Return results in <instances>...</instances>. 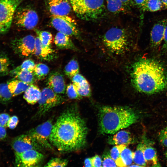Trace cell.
<instances>
[{
    "label": "cell",
    "mask_w": 167,
    "mask_h": 167,
    "mask_svg": "<svg viewBox=\"0 0 167 167\" xmlns=\"http://www.w3.org/2000/svg\"><path fill=\"white\" fill-rule=\"evenodd\" d=\"M71 79L73 84L76 87L81 86L88 82L83 76L79 73L75 75Z\"/></svg>",
    "instance_id": "f35d334b"
},
{
    "label": "cell",
    "mask_w": 167,
    "mask_h": 167,
    "mask_svg": "<svg viewBox=\"0 0 167 167\" xmlns=\"http://www.w3.org/2000/svg\"><path fill=\"white\" fill-rule=\"evenodd\" d=\"M165 156L166 160H167V151L165 153Z\"/></svg>",
    "instance_id": "f907efd6"
},
{
    "label": "cell",
    "mask_w": 167,
    "mask_h": 167,
    "mask_svg": "<svg viewBox=\"0 0 167 167\" xmlns=\"http://www.w3.org/2000/svg\"><path fill=\"white\" fill-rule=\"evenodd\" d=\"M164 6L161 0H148L142 9L155 12L161 10Z\"/></svg>",
    "instance_id": "f546056e"
},
{
    "label": "cell",
    "mask_w": 167,
    "mask_h": 167,
    "mask_svg": "<svg viewBox=\"0 0 167 167\" xmlns=\"http://www.w3.org/2000/svg\"><path fill=\"white\" fill-rule=\"evenodd\" d=\"M7 83L8 88L12 97L25 92L30 85L17 79L11 81Z\"/></svg>",
    "instance_id": "44dd1931"
},
{
    "label": "cell",
    "mask_w": 167,
    "mask_h": 167,
    "mask_svg": "<svg viewBox=\"0 0 167 167\" xmlns=\"http://www.w3.org/2000/svg\"><path fill=\"white\" fill-rule=\"evenodd\" d=\"M76 87L78 93L81 96L89 97L90 96L91 91L88 83L82 86H76Z\"/></svg>",
    "instance_id": "8d00e7d4"
},
{
    "label": "cell",
    "mask_w": 167,
    "mask_h": 167,
    "mask_svg": "<svg viewBox=\"0 0 167 167\" xmlns=\"http://www.w3.org/2000/svg\"><path fill=\"white\" fill-rule=\"evenodd\" d=\"M84 164L85 167H92L91 158H86L84 160Z\"/></svg>",
    "instance_id": "7dc6e473"
},
{
    "label": "cell",
    "mask_w": 167,
    "mask_h": 167,
    "mask_svg": "<svg viewBox=\"0 0 167 167\" xmlns=\"http://www.w3.org/2000/svg\"><path fill=\"white\" fill-rule=\"evenodd\" d=\"M17 79L29 85L34 84L35 78L32 72L28 71H22L17 73L14 76Z\"/></svg>",
    "instance_id": "4316f807"
},
{
    "label": "cell",
    "mask_w": 167,
    "mask_h": 167,
    "mask_svg": "<svg viewBox=\"0 0 167 167\" xmlns=\"http://www.w3.org/2000/svg\"><path fill=\"white\" fill-rule=\"evenodd\" d=\"M54 42L58 48L61 49L75 50L76 49L70 36L60 32L55 36Z\"/></svg>",
    "instance_id": "d6986e66"
},
{
    "label": "cell",
    "mask_w": 167,
    "mask_h": 167,
    "mask_svg": "<svg viewBox=\"0 0 167 167\" xmlns=\"http://www.w3.org/2000/svg\"><path fill=\"white\" fill-rule=\"evenodd\" d=\"M79 72V67L77 62L74 59L71 60L66 65L64 68L65 75L71 79Z\"/></svg>",
    "instance_id": "f1b7e54d"
},
{
    "label": "cell",
    "mask_w": 167,
    "mask_h": 167,
    "mask_svg": "<svg viewBox=\"0 0 167 167\" xmlns=\"http://www.w3.org/2000/svg\"><path fill=\"white\" fill-rule=\"evenodd\" d=\"M68 163L66 159L59 158H53L50 160L44 166L46 167H65Z\"/></svg>",
    "instance_id": "836d02e7"
},
{
    "label": "cell",
    "mask_w": 167,
    "mask_h": 167,
    "mask_svg": "<svg viewBox=\"0 0 167 167\" xmlns=\"http://www.w3.org/2000/svg\"><path fill=\"white\" fill-rule=\"evenodd\" d=\"M92 167L102 166V161L101 158L98 155H96L91 158Z\"/></svg>",
    "instance_id": "7bdbcfd3"
},
{
    "label": "cell",
    "mask_w": 167,
    "mask_h": 167,
    "mask_svg": "<svg viewBox=\"0 0 167 167\" xmlns=\"http://www.w3.org/2000/svg\"><path fill=\"white\" fill-rule=\"evenodd\" d=\"M12 96L8 87L7 83L0 84V102L3 104L8 102Z\"/></svg>",
    "instance_id": "4dcf8cb0"
},
{
    "label": "cell",
    "mask_w": 167,
    "mask_h": 167,
    "mask_svg": "<svg viewBox=\"0 0 167 167\" xmlns=\"http://www.w3.org/2000/svg\"><path fill=\"white\" fill-rule=\"evenodd\" d=\"M6 135L5 127L0 126V140L4 139Z\"/></svg>",
    "instance_id": "ee69618b"
},
{
    "label": "cell",
    "mask_w": 167,
    "mask_h": 167,
    "mask_svg": "<svg viewBox=\"0 0 167 167\" xmlns=\"http://www.w3.org/2000/svg\"><path fill=\"white\" fill-rule=\"evenodd\" d=\"M19 122L18 117L15 115L10 117L7 124V126L11 129H15Z\"/></svg>",
    "instance_id": "60d3db41"
},
{
    "label": "cell",
    "mask_w": 167,
    "mask_h": 167,
    "mask_svg": "<svg viewBox=\"0 0 167 167\" xmlns=\"http://www.w3.org/2000/svg\"><path fill=\"white\" fill-rule=\"evenodd\" d=\"M103 42L108 50L113 54L120 55L128 50V36L123 28L113 27L107 31L103 38Z\"/></svg>",
    "instance_id": "277c9868"
},
{
    "label": "cell",
    "mask_w": 167,
    "mask_h": 167,
    "mask_svg": "<svg viewBox=\"0 0 167 167\" xmlns=\"http://www.w3.org/2000/svg\"><path fill=\"white\" fill-rule=\"evenodd\" d=\"M135 139L129 132L122 130L119 131L114 135L110 137L108 143L112 145H128L133 143Z\"/></svg>",
    "instance_id": "e0dca14e"
},
{
    "label": "cell",
    "mask_w": 167,
    "mask_h": 167,
    "mask_svg": "<svg viewBox=\"0 0 167 167\" xmlns=\"http://www.w3.org/2000/svg\"><path fill=\"white\" fill-rule=\"evenodd\" d=\"M35 38L28 35L13 41L12 46L14 51L21 57H28L34 54Z\"/></svg>",
    "instance_id": "8fae6325"
},
{
    "label": "cell",
    "mask_w": 167,
    "mask_h": 167,
    "mask_svg": "<svg viewBox=\"0 0 167 167\" xmlns=\"http://www.w3.org/2000/svg\"><path fill=\"white\" fill-rule=\"evenodd\" d=\"M145 141L144 140L139 143L135 152H134L133 161L139 166H145L147 162L144 156V149L146 146Z\"/></svg>",
    "instance_id": "603a6c76"
},
{
    "label": "cell",
    "mask_w": 167,
    "mask_h": 167,
    "mask_svg": "<svg viewBox=\"0 0 167 167\" xmlns=\"http://www.w3.org/2000/svg\"><path fill=\"white\" fill-rule=\"evenodd\" d=\"M98 118L100 132L113 134L135 123L139 117L130 108L104 106L100 108Z\"/></svg>",
    "instance_id": "3957f363"
},
{
    "label": "cell",
    "mask_w": 167,
    "mask_h": 167,
    "mask_svg": "<svg viewBox=\"0 0 167 167\" xmlns=\"http://www.w3.org/2000/svg\"><path fill=\"white\" fill-rule=\"evenodd\" d=\"M49 71V68L46 65L40 63L35 65L33 73L36 79L41 80L48 75Z\"/></svg>",
    "instance_id": "83f0119b"
},
{
    "label": "cell",
    "mask_w": 167,
    "mask_h": 167,
    "mask_svg": "<svg viewBox=\"0 0 167 167\" xmlns=\"http://www.w3.org/2000/svg\"><path fill=\"white\" fill-rule=\"evenodd\" d=\"M167 25V19H164L158 21L153 25L150 32V41L152 47L156 48L161 44Z\"/></svg>",
    "instance_id": "9a60e30c"
},
{
    "label": "cell",
    "mask_w": 167,
    "mask_h": 167,
    "mask_svg": "<svg viewBox=\"0 0 167 167\" xmlns=\"http://www.w3.org/2000/svg\"><path fill=\"white\" fill-rule=\"evenodd\" d=\"M144 156L147 162H151L154 166H157L158 161L156 152L155 149L151 146H145L144 149Z\"/></svg>",
    "instance_id": "d4e9b609"
},
{
    "label": "cell",
    "mask_w": 167,
    "mask_h": 167,
    "mask_svg": "<svg viewBox=\"0 0 167 167\" xmlns=\"http://www.w3.org/2000/svg\"><path fill=\"white\" fill-rule=\"evenodd\" d=\"M72 8L79 18L86 20L98 18L104 9V0H69Z\"/></svg>",
    "instance_id": "5b68a950"
},
{
    "label": "cell",
    "mask_w": 167,
    "mask_h": 167,
    "mask_svg": "<svg viewBox=\"0 0 167 167\" xmlns=\"http://www.w3.org/2000/svg\"><path fill=\"white\" fill-rule=\"evenodd\" d=\"M51 23L59 32L69 36H77L79 35V32L75 21L69 16L52 15Z\"/></svg>",
    "instance_id": "30bf717a"
},
{
    "label": "cell",
    "mask_w": 167,
    "mask_h": 167,
    "mask_svg": "<svg viewBox=\"0 0 167 167\" xmlns=\"http://www.w3.org/2000/svg\"><path fill=\"white\" fill-rule=\"evenodd\" d=\"M126 145H117L113 147L110 150V155L113 159L116 160L119 156L122 150L126 148Z\"/></svg>",
    "instance_id": "d590c367"
},
{
    "label": "cell",
    "mask_w": 167,
    "mask_h": 167,
    "mask_svg": "<svg viewBox=\"0 0 167 167\" xmlns=\"http://www.w3.org/2000/svg\"><path fill=\"white\" fill-rule=\"evenodd\" d=\"M124 5L126 6L129 5L130 3L131 0H121Z\"/></svg>",
    "instance_id": "c3c4849f"
},
{
    "label": "cell",
    "mask_w": 167,
    "mask_h": 167,
    "mask_svg": "<svg viewBox=\"0 0 167 167\" xmlns=\"http://www.w3.org/2000/svg\"><path fill=\"white\" fill-rule=\"evenodd\" d=\"M48 87L58 94H64L65 91L66 85L64 78L60 73L56 72L49 76L47 83Z\"/></svg>",
    "instance_id": "2e32d148"
},
{
    "label": "cell",
    "mask_w": 167,
    "mask_h": 167,
    "mask_svg": "<svg viewBox=\"0 0 167 167\" xmlns=\"http://www.w3.org/2000/svg\"><path fill=\"white\" fill-rule=\"evenodd\" d=\"M34 54L39 59L46 61H50L54 57V51L51 47L44 46L39 37L35 38V49Z\"/></svg>",
    "instance_id": "ac0fdd59"
},
{
    "label": "cell",
    "mask_w": 167,
    "mask_h": 167,
    "mask_svg": "<svg viewBox=\"0 0 167 167\" xmlns=\"http://www.w3.org/2000/svg\"><path fill=\"white\" fill-rule=\"evenodd\" d=\"M148 0H134L138 6L142 9L144 7Z\"/></svg>",
    "instance_id": "bcb514c9"
},
{
    "label": "cell",
    "mask_w": 167,
    "mask_h": 167,
    "mask_svg": "<svg viewBox=\"0 0 167 167\" xmlns=\"http://www.w3.org/2000/svg\"><path fill=\"white\" fill-rule=\"evenodd\" d=\"M15 154L32 149L39 151L41 147L28 134L19 135L13 140L11 143Z\"/></svg>",
    "instance_id": "4fadbf2b"
},
{
    "label": "cell",
    "mask_w": 167,
    "mask_h": 167,
    "mask_svg": "<svg viewBox=\"0 0 167 167\" xmlns=\"http://www.w3.org/2000/svg\"><path fill=\"white\" fill-rule=\"evenodd\" d=\"M134 152L126 148L121 153L119 157L115 161L117 166H130L133 160Z\"/></svg>",
    "instance_id": "7402d4cb"
},
{
    "label": "cell",
    "mask_w": 167,
    "mask_h": 167,
    "mask_svg": "<svg viewBox=\"0 0 167 167\" xmlns=\"http://www.w3.org/2000/svg\"><path fill=\"white\" fill-rule=\"evenodd\" d=\"M10 117L7 113H3L0 114V126L6 127Z\"/></svg>",
    "instance_id": "b9f144b4"
},
{
    "label": "cell",
    "mask_w": 167,
    "mask_h": 167,
    "mask_svg": "<svg viewBox=\"0 0 167 167\" xmlns=\"http://www.w3.org/2000/svg\"><path fill=\"white\" fill-rule=\"evenodd\" d=\"M22 0H0V34L9 30L16 9Z\"/></svg>",
    "instance_id": "52a82bcc"
},
{
    "label": "cell",
    "mask_w": 167,
    "mask_h": 167,
    "mask_svg": "<svg viewBox=\"0 0 167 167\" xmlns=\"http://www.w3.org/2000/svg\"><path fill=\"white\" fill-rule=\"evenodd\" d=\"M132 85L138 92L147 94L160 92L167 87V74L162 65L153 59L142 58L133 65Z\"/></svg>",
    "instance_id": "7a4b0ae2"
},
{
    "label": "cell",
    "mask_w": 167,
    "mask_h": 167,
    "mask_svg": "<svg viewBox=\"0 0 167 167\" xmlns=\"http://www.w3.org/2000/svg\"><path fill=\"white\" fill-rule=\"evenodd\" d=\"M13 19L18 27L31 30L37 25L39 17L35 10L28 7H24L16 10Z\"/></svg>",
    "instance_id": "ba28073f"
},
{
    "label": "cell",
    "mask_w": 167,
    "mask_h": 167,
    "mask_svg": "<svg viewBox=\"0 0 167 167\" xmlns=\"http://www.w3.org/2000/svg\"><path fill=\"white\" fill-rule=\"evenodd\" d=\"M158 137L159 141L161 144L167 147V126L159 132Z\"/></svg>",
    "instance_id": "ab89813d"
},
{
    "label": "cell",
    "mask_w": 167,
    "mask_h": 167,
    "mask_svg": "<svg viewBox=\"0 0 167 167\" xmlns=\"http://www.w3.org/2000/svg\"><path fill=\"white\" fill-rule=\"evenodd\" d=\"M88 129L75 107L67 108L53 125L49 137L52 145L59 151H76L86 144Z\"/></svg>",
    "instance_id": "6da1fadb"
},
{
    "label": "cell",
    "mask_w": 167,
    "mask_h": 167,
    "mask_svg": "<svg viewBox=\"0 0 167 167\" xmlns=\"http://www.w3.org/2000/svg\"><path fill=\"white\" fill-rule=\"evenodd\" d=\"M164 6L167 8V0H161Z\"/></svg>",
    "instance_id": "681fc988"
},
{
    "label": "cell",
    "mask_w": 167,
    "mask_h": 167,
    "mask_svg": "<svg viewBox=\"0 0 167 167\" xmlns=\"http://www.w3.org/2000/svg\"><path fill=\"white\" fill-rule=\"evenodd\" d=\"M35 65L33 60L27 59L9 73L11 76L14 77L17 73L22 71H28L33 72Z\"/></svg>",
    "instance_id": "484cf974"
},
{
    "label": "cell",
    "mask_w": 167,
    "mask_h": 167,
    "mask_svg": "<svg viewBox=\"0 0 167 167\" xmlns=\"http://www.w3.org/2000/svg\"><path fill=\"white\" fill-rule=\"evenodd\" d=\"M53 125L52 120H48L31 129L27 134L41 148L51 150L52 148L49 138Z\"/></svg>",
    "instance_id": "9c48e42d"
},
{
    "label": "cell",
    "mask_w": 167,
    "mask_h": 167,
    "mask_svg": "<svg viewBox=\"0 0 167 167\" xmlns=\"http://www.w3.org/2000/svg\"><path fill=\"white\" fill-rule=\"evenodd\" d=\"M41 95L39 88L34 84L29 85L24 92V98L28 104L34 105L38 102Z\"/></svg>",
    "instance_id": "ffe728a7"
},
{
    "label": "cell",
    "mask_w": 167,
    "mask_h": 167,
    "mask_svg": "<svg viewBox=\"0 0 167 167\" xmlns=\"http://www.w3.org/2000/svg\"><path fill=\"white\" fill-rule=\"evenodd\" d=\"M15 165L17 166L31 167L38 166L43 161L44 155L38 151L32 149L15 154Z\"/></svg>",
    "instance_id": "7c38bea8"
},
{
    "label": "cell",
    "mask_w": 167,
    "mask_h": 167,
    "mask_svg": "<svg viewBox=\"0 0 167 167\" xmlns=\"http://www.w3.org/2000/svg\"><path fill=\"white\" fill-rule=\"evenodd\" d=\"M36 32L42 44L47 47H51L52 36L49 32L36 30Z\"/></svg>",
    "instance_id": "1f68e13d"
},
{
    "label": "cell",
    "mask_w": 167,
    "mask_h": 167,
    "mask_svg": "<svg viewBox=\"0 0 167 167\" xmlns=\"http://www.w3.org/2000/svg\"><path fill=\"white\" fill-rule=\"evenodd\" d=\"M66 92L67 96L70 99H79L82 97L78 93L76 87L73 84L67 85Z\"/></svg>",
    "instance_id": "e575fe53"
},
{
    "label": "cell",
    "mask_w": 167,
    "mask_h": 167,
    "mask_svg": "<svg viewBox=\"0 0 167 167\" xmlns=\"http://www.w3.org/2000/svg\"><path fill=\"white\" fill-rule=\"evenodd\" d=\"M64 101L63 97L47 87L41 91L38 101V110L35 118H40L45 115L53 108L62 104Z\"/></svg>",
    "instance_id": "8992f818"
},
{
    "label": "cell",
    "mask_w": 167,
    "mask_h": 167,
    "mask_svg": "<svg viewBox=\"0 0 167 167\" xmlns=\"http://www.w3.org/2000/svg\"><path fill=\"white\" fill-rule=\"evenodd\" d=\"M9 65L8 57L4 54L0 53V75H6L9 72Z\"/></svg>",
    "instance_id": "d6a6232c"
},
{
    "label": "cell",
    "mask_w": 167,
    "mask_h": 167,
    "mask_svg": "<svg viewBox=\"0 0 167 167\" xmlns=\"http://www.w3.org/2000/svg\"><path fill=\"white\" fill-rule=\"evenodd\" d=\"M107 8L110 12L114 14L123 12L126 6L121 0H106Z\"/></svg>",
    "instance_id": "cb8c5ba5"
},
{
    "label": "cell",
    "mask_w": 167,
    "mask_h": 167,
    "mask_svg": "<svg viewBox=\"0 0 167 167\" xmlns=\"http://www.w3.org/2000/svg\"><path fill=\"white\" fill-rule=\"evenodd\" d=\"M103 160L102 161L103 167H116L117 166L115 160L112 158L110 154L106 153L103 155Z\"/></svg>",
    "instance_id": "74e56055"
},
{
    "label": "cell",
    "mask_w": 167,
    "mask_h": 167,
    "mask_svg": "<svg viewBox=\"0 0 167 167\" xmlns=\"http://www.w3.org/2000/svg\"><path fill=\"white\" fill-rule=\"evenodd\" d=\"M48 7L52 15L56 16H68L72 8L67 0H47Z\"/></svg>",
    "instance_id": "5bb4252c"
},
{
    "label": "cell",
    "mask_w": 167,
    "mask_h": 167,
    "mask_svg": "<svg viewBox=\"0 0 167 167\" xmlns=\"http://www.w3.org/2000/svg\"><path fill=\"white\" fill-rule=\"evenodd\" d=\"M163 40L164 43L163 48L165 50H167V25L165 30Z\"/></svg>",
    "instance_id": "f6af8a7d"
}]
</instances>
